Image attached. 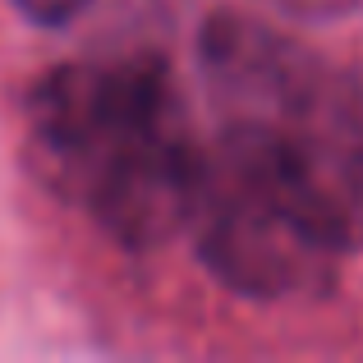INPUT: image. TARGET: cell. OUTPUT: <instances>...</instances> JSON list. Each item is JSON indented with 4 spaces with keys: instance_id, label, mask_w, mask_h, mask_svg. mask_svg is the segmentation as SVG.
Listing matches in <instances>:
<instances>
[{
    "instance_id": "1",
    "label": "cell",
    "mask_w": 363,
    "mask_h": 363,
    "mask_svg": "<svg viewBox=\"0 0 363 363\" xmlns=\"http://www.w3.org/2000/svg\"><path fill=\"white\" fill-rule=\"evenodd\" d=\"M42 179L124 244H161L194 212L203 143L157 55L55 69L28 106Z\"/></svg>"
},
{
    "instance_id": "2",
    "label": "cell",
    "mask_w": 363,
    "mask_h": 363,
    "mask_svg": "<svg viewBox=\"0 0 363 363\" xmlns=\"http://www.w3.org/2000/svg\"><path fill=\"white\" fill-rule=\"evenodd\" d=\"M14 5L23 9L28 18H37V23H69V18L83 14L92 0H14Z\"/></svg>"
},
{
    "instance_id": "3",
    "label": "cell",
    "mask_w": 363,
    "mask_h": 363,
    "mask_svg": "<svg viewBox=\"0 0 363 363\" xmlns=\"http://www.w3.org/2000/svg\"><path fill=\"white\" fill-rule=\"evenodd\" d=\"M359 106H363V79H359Z\"/></svg>"
}]
</instances>
